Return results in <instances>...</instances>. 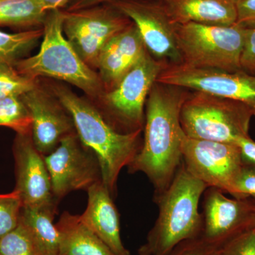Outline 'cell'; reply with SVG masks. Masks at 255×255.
I'll list each match as a JSON object with an SVG mask.
<instances>
[{
    "label": "cell",
    "instance_id": "6da1fadb",
    "mask_svg": "<svg viewBox=\"0 0 255 255\" xmlns=\"http://www.w3.org/2000/svg\"><path fill=\"white\" fill-rule=\"evenodd\" d=\"M190 90L155 82L145 105L141 149L128 167L142 172L154 187V199L169 187L182 164L186 135L180 122L183 103Z\"/></svg>",
    "mask_w": 255,
    "mask_h": 255
},
{
    "label": "cell",
    "instance_id": "7a4b0ae2",
    "mask_svg": "<svg viewBox=\"0 0 255 255\" xmlns=\"http://www.w3.org/2000/svg\"><path fill=\"white\" fill-rule=\"evenodd\" d=\"M50 90L71 116L80 141L98 159L102 182L114 198L119 174L124 167L132 163L141 149L143 130L128 133L119 132L98 109L66 86L53 84Z\"/></svg>",
    "mask_w": 255,
    "mask_h": 255
},
{
    "label": "cell",
    "instance_id": "3957f363",
    "mask_svg": "<svg viewBox=\"0 0 255 255\" xmlns=\"http://www.w3.org/2000/svg\"><path fill=\"white\" fill-rule=\"evenodd\" d=\"M207 189L182 162L169 187L154 199L158 216L139 254L169 255L182 242L201 236L204 221L199 204Z\"/></svg>",
    "mask_w": 255,
    "mask_h": 255
},
{
    "label": "cell",
    "instance_id": "277c9868",
    "mask_svg": "<svg viewBox=\"0 0 255 255\" xmlns=\"http://www.w3.org/2000/svg\"><path fill=\"white\" fill-rule=\"evenodd\" d=\"M63 10L47 13L43 23V40L36 54L18 60L16 70L26 78H49L78 87L92 97L102 96L105 90L98 73L87 65L65 36Z\"/></svg>",
    "mask_w": 255,
    "mask_h": 255
},
{
    "label": "cell",
    "instance_id": "5b68a950",
    "mask_svg": "<svg viewBox=\"0 0 255 255\" xmlns=\"http://www.w3.org/2000/svg\"><path fill=\"white\" fill-rule=\"evenodd\" d=\"M253 117L251 109L241 102L190 91L181 109L180 122L186 136L237 144L250 137Z\"/></svg>",
    "mask_w": 255,
    "mask_h": 255
},
{
    "label": "cell",
    "instance_id": "8992f818",
    "mask_svg": "<svg viewBox=\"0 0 255 255\" xmlns=\"http://www.w3.org/2000/svg\"><path fill=\"white\" fill-rule=\"evenodd\" d=\"M246 28L240 25L176 24V39L182 64L227 72L242 70L241 58Z\"/></svg>",
    "mask_w": 255,
    "mask_h": 255
},
{
    "label": "cell",
    "instance_id": "52a82bcc",
    "mask_svg": "<svg viewBox=\"0 0 255 255\" xmlns=\"http://www.w3.org/2000/svg\"><path fill=\"white\" fill-rule=\"evenodd\" d=\"M167 66L146 52L143 57L102 98L105 118L118 131L128 133L143 130L146 102L157 78Z\"/></svg>",
    "mask_w": 255,
    "mask_h": 255
},
{
    "label": "cell",
    "instance_id": "ba28073f",
    "mask_svg": "<svg viewBox=\"0 0 255 255\" xmlns=\"http://www.w3.org/2000/svg\"><path fill=\"white\" fill-rule=\"evenodd\" d=\"M131 23L110 4L63 11L64 35L83 61L95 70L105 45Z\"/></svg>",
    "mask_w": 255,
    "mask_h": 255
},
{
    "label": "cell",
    "instance_id": "9c48e42d",
    "mask_svg": "<svg viewBox=\"0 0 255 255\" xmlns=\"http://www.w3.org/2000/svg\"><path fill=\"white\" fill-rule=\"evenodd\" d=\"M182 162L188 172L208 188H216L235 198L236 182L244 162L237 144L184 139Z\"/></svg>",
    "mask_w": 255,
    "mask_h": 255
},
{
    "label": "cell",
    "instance_id": "30bf717a",
    "mask_svg": "<svg viewBox=\"0 0 255 255\" xmlns=\"http://www.w3.org/2000/svg\"><path fill=\"white\" fill-rule=\"evenodd\" d=\"M156 82L238 101L255 117V76L243 70L227 72L174 64L167 65Z\"/></svg>",
    "mask_w": 255,
    "mask_h": 255
},
{
    "label": "cell",
    "instance_id": "8fae6325",
    "mask_svg": "<svg viewBox=\"0 0 255 255\" xmlns=\"http://www.w3.org/2000/svg\"><path fill=\"white\" fill-rule=\"evenodd\" d=\"M57 201L70 192L88 190L102 181L98 159L80 141L76 132L60 140L54 150L44 156Z\"/></svg>",
    "mask_w": 255,
    "mask_h": 255
},
{
    "label": "cell",
    "instance_id": "7c38bea8",
    "mask_svg": "<svg viewBox=\"0 0 255 255\" xmlns=\"http://www.w3.org/2000/svg\"><path fill=\"white\" fill-rule=\"evenodd\" d=\"M125 15L140 32L147 50L167 65L182 63L176 39V23L159 1L117 0L108 3Z\"/></svg>",
    "mask_w": 255,
    "mask_h": 255
},
{
    "label": "cell",
    "instance_id": "4fadbf2b",
    "mask_svg": "<svg viewBox=\"0 0 255 255\" xmlns=\"http://www.w3.org/2000/svg\"><path fill=\"white\" fill-rule=\"evenodd\" d=\"M204 193L202 236L206 239L225 245L254 228L255 201L253 199H229L222 191L213 187Z\"/></svg>",
    "mask_w": 255,
    "mask_h": 255
},
{
    "label": "cell",
    "instance_id": "5bb4252c",
    "mask_svg": "<svg viewBox=\"0 0 255 255\" xmlns=\"http://www.w3.org/2000/svg\"><path fill=\"white\" fill-rule=\"evenodd\" d=\"M16 191L23 207L57 206L44 156L37 150L31 133L16 134L13 145Z\"/></svg>",
    "mask_w": 255,
    "mask_h": 255
},
{
    "label": "cell",
    "instance_id": "9a60e30c",
    "mask_svg": "<svg viewBox=\"0 0 255 255\" xmlns=\"http://www.w3.org/2000/svg\"><path fill=\"white\" fill-rule=\"evenodd\" d=\"M21 97L31 115L32 140L43 156L54 150L64 137L75 132L71 116L53 94L37 85Z\"/></svg>",
    "mask_w": 255,
    "mask_h": 255
},
{
    "label": "cell",
    "instance_id": "2e32d148",
    "mask_svg": "<svg viewBox=\"0 0 255 255\" xmlns=\"http://www.w3.org/2000/svg\"><path fill=\"white\" fill-rule=\"evenodd\" d=\"M147 51L141 35L132 22L114 36L101 51L97 65L105 92L113 90Z\"/></svg>",
    "mask_w": 255,
    "mask_h": 255
},
{
    "label": "cell",
    "instance_id": "e0dca14e",
    "mask_svg": "<svg viewBox=\"0 0 255 255\" xmlns=\"http://www.w3.org/2000/svg\"><path fill=\"white\" fill-rule=\"evenodd\" d=\"M86 209L80 215L82 222L110 248L115 255H130L121 238L120 216L113 196L99 182L87 190Z\"/></svg>",
    "mask_w": 255,
    "mask_h": 255
},
{
    "label": "cell",
    "instance_id": "ac0fdd59",
    "mask_svg": "<svg viewBox=\"0 0 255 255\" xmlns=\"http://www.w3.org/2000/svg\"><path fill=\"white\" fill-rule=\"evenodd\" d=\"M176 24L187 23L233 26L238 21L234 0H160Z\"/></svg>",
    "mask_w": 255,
    "mask_h": 255
},
{
    "label": "cell",
    "instance_id": "d6986e66",
    "mask_svg": "<svg viewBox=\"0 0 255 255\" xmlns=\"http://www.w3.org/2000/svg\"><path fill=\"white\" fill-rule=\"evenodd\" d=\"M55 225L59 233L58 255H115L79 215L65 211Z\"/></svg>",
    "mask_w": 255,
    "mask_h": 255
},
{
    "label": "cell",
    "instance_id": "ffe728a7",
    "mask_svg": "<svg viewBox=\"0 0 255 255\" xmlns=\"http://www.w3.org/2000/svg\"><path fill=\"white\" fill-rule=\"evenodd\" d=\"M56 205L23 207L20 221L39 255H59V233L54 223Z\"/></svg>",
    "mask_w": 255,
    "mask_h": 255
},
{
    "label": "cell",
    "instance_id": "44dd1931",
    "mask_svg": "<svg viewBox=\"0 0 255 255\" xmlns=\"http://www.w3.org/2000/svg\"><path fill=\"white\" fill-rule=\"evenodd\" d=\"M47 13L36 0H0V27L19 31L42 28Z\"/></svg>",
    "mask_w": 255,
    "mask_h": 255
},
{
    "label": "cell",
    "instance_id": "7402d4cb",
    "mask_svg": "<svg viewBox=\"0 0 255 255\" xmlns=\"http://www.w3.org/2000/svg\"><path fill=\"white\" fill-rule=\"evenodd\" d=\"M43 27L7 33L0 30V64L14 65L28 53L43 37Z\"/></svg>",
    "mask_w": 255,
    "mask_h": 255
},
{
    "label": "cell",
    "instance_id": "603a6c76",
    "mask_svg": "<svg viewBox=\"0 0 255 255\" xmlns=\"http://www.w3.org/2000/svg\"><path fill=\"white\" fill-rule=\"evenodd\" d=\"M0 127L12 129L16 134L31 133V115L21 97L0 100Z\"/></svg>",
    "mask_w": 255,
    "mask_h": 255
},
{
    "label": "cell",
    "instance_id": "cb8c5ba5",
    "mask_svg": "<svg viewBox=\"0 0 255 255\" xmlns=\"http://www.w3.org/2000/svg\"><path fill=\"white\" fill-rule=\"evenodd\" d=\"M38 85V80L21 75L14 65L0 64V100L6 97H21Z\"/></svg>",
    "mask_w": 255,
    "mask_h": 255
},
{
    "label": "cell",
    "instance_id": "d4e9b609",
    "mask_svg": "<svg viewBox=\"0 0 255 255\" xmlns=\"http://www.w3.org/2000/svg\"><path fill=\"white\" fill-rule=\"evenodd\" d=\"M0 255H39L21 221L17 227L0 239Z\"/></svg>",
    "mask_w": 255,
    "mask_h": 255
},
{
    "label": "cell",
    "instance_id": "484cf974",
    "mask_svg": "<svg viewBox=\"0 0 255 255\" xmlns=\"http://www.w3.org/2000/svg\"><path fill=\"white\" fill-rule=\"evenodd\" d=\"M23 204L16 191L0 194V239L17 227Z\"/></svg>",
    "mask_w": 255,
    "mask_h": 255
},
{
    "label": "cell",
    "instance_id": "4316f807",
    "mask_svg": "<svg viewBox=\"0 0 255 255\" xmlns=\"http://www.w3.org/2000/svg\"><path fill=\"white\" fill-rule=\"evenodd\" d=\"M224 245L202 236L182 242L169 255H220Z\"/></svg>",
    "mask_w": 255,
    "mask_h": 255
},
{
    "label": "cell",
    "instance_id": "83f0119b",
    "mask_svg": "<svg viewBox=\"0 0 255 255\" xmlns=\"http://www.w3.org/2000/svg\"><path fill=\"white\" fill-rule=\"evenodd\" d=\"M220 255H255V231H245L226 243Z\"/></svg>",
    "mask_w": 255,
    "mask_h": 255
},
{
    "label": "cell",
    "instance_id": "f1b7e54d",
    "mask_svg": "<svg viewBox=\"0 0 255 255\" xmlns=\"http://www.w3.org/2000/svg\"><path fill=\"white\" fill-rule=\"evenodd\" d=\"M255 201V165L244 163L236 182L235 199Z\"/></svg>",
    "mask_w": 255,
    "mask_h": 255
},
{
    "label": "cell",
    "instance_id": "f546056e",
    "mask_svg": "<svg viewBox=\"0 0 255 255\" xmlns=\"http://www.w3.org/2000/svg\"><path fill=\"white\" fill-rule=\"evenodd\" d=\"M241 65L243 71L255 76V27L246 28Z\"/></svg>",
    "mask_w": 255,
    "mask_h": 255
},
{
    "label": "cell",
    "instance_id": "4dcf8cb0",
    "mask_svg": "<svg viewBox=\"0 0 255 255\" xmlns=\"http://www.w3.org/2000/svg\"><path fill=\"white\" fill-rule=\"evenodd\" d=\"M237 9V24L245 28L255 27V0H240Z\"/></svg>",
    "mask_w": 255,
    "mask_h": 255
},
{
    "label": "cell",
    "instance_id": "1f68e13d",
    "mask_svg": "<svg viewBox=\"0 0 255 255\" xmlns=\"http://www.w3.org/2000/svg\"><path fill=\"white\" fill-rule=\"evenodd\" d=\"M244 163L255 165V141L251 136L243 137L237 142Z\"/></svg>",
    "mask_w": 255,
    "mask_h": 255
},
{
    "label": "cell",
    "instance_id": "d6a6232c",
    "mask_svg": "<svg viewBox=\"0 0 255 255\" xmlns=\"http://www.w3.org/2000/svg\"><path fill=\"white\" fill-rule=\"evenodd\" d=\"M117 0H74L70 2L67 11L86 9L97 5L108 4Z\"/></svg>",
    "mask_w": 255,
    "mask_h": 255
},
{
    "label": "cell",
    "instance_id": "836d02e7",
    "mask_svg": "<svg viewBox=\"0 0 255 255\" xmlns=\"http://www.w3.org/2000/svg\"><path fill=\"white\" fill-rule=\"evenodd\" d=\"M42 9L45 11L52 10L61 9L73 0H36Z\"/></svg>",
    "mask_w": 255,
    "mask_h": 255
},
{
    "label": "cell",
    "instance_id": "e575fe53",
    "mask_svg": "<svg viewBox=\"0 0 255 255\" xmlns=\"http://www.w3.org/2000/svg\"><path fill=\"white\" fill-rule=\"evenodd\" d=\"M253 230L255 231V224H254V228H253Z\"/></svg>",
    "mask_w": 255,
    "mask_h": 255
},
{
    "label": "cell",
    "instance_id": "d590c367",
    "mask_svg": "<svg viewBox=\"0 0 255 255\" xmlns=\"http://www.w3.org/2000/svg\"><path fill=\"white\" fill-rule=\"evenodd\" d=\"M234 1H236V3H237L238 1H240V0H234Z\"/></svg>",
    "mask_w": 255,
    "mask_h": 255
},
{
    "label": "cell",
    "instance_id": "8d00e7d4",
    "mask_svg": "<svg viewBox=\"0 0 255 255\" xmlns=\"http://www.w3.org/2000/svg\"><path fill=\"white\" fill-rule=\"evenodd\" d=\"M139 255H146L139 254Z\"/></svg>",
    "mask_w": 255,
    "mask_h": 255
}]
</instances>
